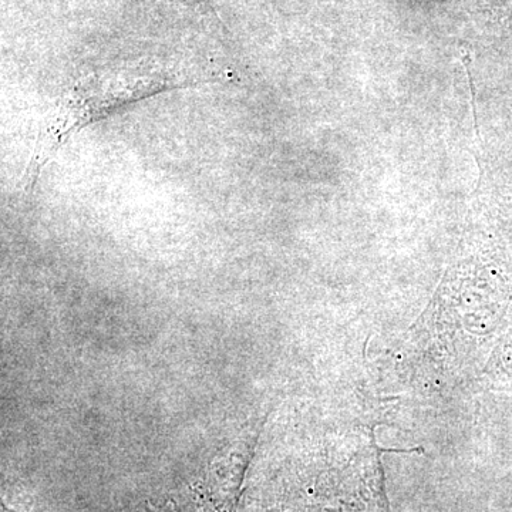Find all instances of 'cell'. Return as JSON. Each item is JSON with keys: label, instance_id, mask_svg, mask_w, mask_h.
<instances>
[{"label": "cell", "instance_id": "6da1fadb", "mask_svg": "<svg viewBox=\"0 0 512 512\" xmlns=\"http://www.w3.org/2000/svg\"><path fill=\"white\" fill-rule=\"evenodd\" d=\"M252 447L247 439L232 441L175 493L177 512H237L241 485L251 460Z\"/></svg>", "mask_w": 512, "mask_h": 512}, {"label": "cell", "instance_id": "7a4b0ae2", "mask_svg": "<svg viewBox=\"0 0 512 512\" xmlns=\"http://www.w3.org/2000/svg\"><path fill=\"white\" fill-rule=\"evenodd\" d=\"M184 86L178 83V76H120L119 79H110L109 83H101L99 90L89 87L79 96H73L64 107V116L57 124L59 130L55 137L60 141L77 128L103 119L133 101Z\"/></svg>", "mask_w": 512, "mask_h": 512}, {"label": "cell", "instance_id": "3957f363", "mask_svg": "<svg viewBox=\"0 0 512 512\" xmlns=\"http://www.w3.org/2000/svg\"><path fill=\"white\" fill-rule=\"evenodd\" d=\"M147 512H174L170 505L147 504Z\"/></svg>", "mask_w": 512, "mask_h": 512}, {"label": "cell", "instance_id": "277c9868", "mask_svg": "<svg viewBox=\"0 0 512 512\" xmlns=\"http://www.w3.org/2000/svg\"><path fill=\"white\" fill-rule=\"evenodd\" d=\"M2 512H16L10 510V508L6 507L5 503H2Z\"/></svg>", "mask_w": 512, "mask_h": 512}]
</instances>
